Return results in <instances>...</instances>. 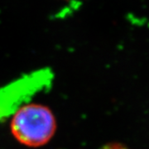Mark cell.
<instances>
[{
    "label": "cell",
    "mask_w": 149,
    "mask_h": 149,
    "mask_svg": "<svg viewBox=\"0 0 149 149\" xmlns=\"http://www.w3.org/2000/svg\"><path fill=\"white\" fill-rule=\"evenodd\" d=\"M10 128L17 142L27 147L37 148L52 139L56 128V118L47 106L27 104L12 115Z\"/></svg>",
    "instance_id": "obj_1"
},
{
    "label": "cell",
    "mask_w": 149,
    "mask_h": 149,
    "mask_svg": "<svg viewBox=\"0 0 149 149\" xmlns=\"http://www.w3.org/2000/svg\"><path fill=\"white\" fill-rule=\"evenodd\" d=\"M52 73L41 69L0 88V120L12 116L22 106L28 104L37 93L51 85Z\"/></svg>",
    "instance_id": "obj_2"
},
{
    "label": "cell",
    "mask_w": 149,
    "mask_h": 149,
    "mask_svg": "<svg viewBox=\"0 0 149 149\" xmlns=\"http://www.w3.org/2000/svg\"><path fill=\"white\" fill-rule=\"evenodd\" d=\"M103 149H129L128 148H126L125 146H123L122 144L119 143H110L109 145H107L105 147H104Z\"/></svg>",
    "instance_id": "obj_3"
}]
</instances>
